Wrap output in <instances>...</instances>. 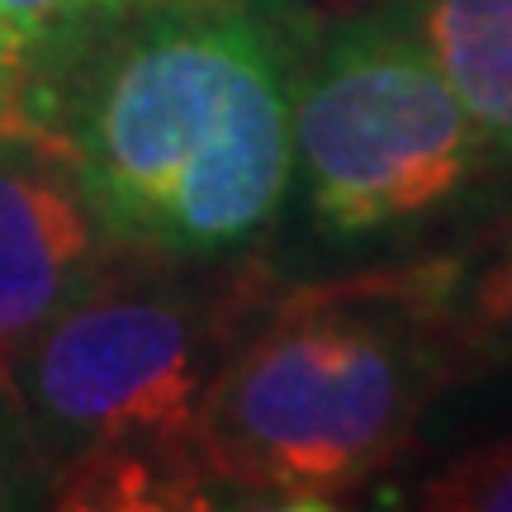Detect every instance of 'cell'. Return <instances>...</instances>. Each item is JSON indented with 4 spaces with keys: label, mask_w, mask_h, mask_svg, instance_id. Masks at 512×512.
I'll use <instances>...</instances> for the list:
<instances>
[{
    "label": "cell",
    "mask_w": 512,
    "mask_h": 512,
    "mask_svg": "<svg viewBox=\"0 0 512 512\" xmlns=\"http://www.w3.org/2000/svg\"><path fill=\"white\" fill-rule=\"evenodd\" d=\"M309 43L266 0H152L95 53L57 133L128 261H219L271 233Z\"/></svg>",
    "instance_id": "cell-1"
},
{
    "label": "cell",
    "mask_w": 512,
    "mask_h": 512,
    "mask_svg": "<svg viewBox=\"0 0 512 512\" xmlns=\"http://www.w3.org/2000/svg\"><path fill=\"white\" fill-rule=\"evenodd\" d=\"M446 380L389 271L256 290L195 408L219 503L332 508L408 451Z\"/></svg>",
    "instance_id": "cell-2"
},
{
    "label": "cell",
    "mask_w": 512,
    "mask_h": 512,
    "mask_svg": "<svg viewBox=\"0 0 512 512\" xmlns=\"http://www.w3.org/2000/svg\"><path fill=\"white\" fill-rule=\"evenodd\" d=\"M489 147L418 34L351 24L313 43L294 95V176L313 223L342 242L456 204Z\"/></svg>",
    "instance_id": "cell-3"
},
{
    "label": "cell",
    "mask_w": 512,
    "mask_h": 512,
    "mask_svg": "<svg viewBox=\"0 0 512 512\" xmlns=\"http://www.w3.org/2000/svg\"><path fill=\"white\" fill-rule=\"evenodd\" d=\"M252 285L195 290L166 275L105 271L29 337L10 389L43 465L110 441H190L195 408Z\"/></svg>",
    "instance_id": "cell-4"
},
{
    "label": "cell",
    "mask_w": 512,
    "mask_h": 512,
    "mask_svg": "<svg viewBox=\"0 0 512 512\" xmlns=\"http://www.w3.org/2000/svg\"><path fill=\"white\" fill-rule=\"evenodd\" d=\"M119 252L95 219L72 143L43 124H0V380L48 318Z\"/></svg>",
    "instance_id": "cell-5"
},
{
    "label": "cell",
    "mask_w": 512,
    "mask_h": 512,
    "mask_svg": "<svg viewBox=\"0 0 512 512\" xmlns=\"http://www.w3.org/2000/svg\"><path fill=\"white\" fill-rule=\"evenodd\" d=\"M384 271L422 318L446 380L512 370V214L465 247Z\"/></svg>",
    "instance_id": "cell-6"
},
{
    "label": "cell",
    "mask_w": 512,
    "mask_h": 512,
    "mask_svg": "<svg viewBox=\"0 0 512 512\" xmlns=\"http://www.w3.org/2000/svg\"><path fill=\"white\" fill-rule=\"evenodd\" d=\"M152 0H0V124L57 128L95 53Z\"/></svg>",
    "instance_id": "cell-7"
},
{
    "label": "cell",
    "mask_w": 512,
    "mask_h": 512,
    "mask_svg": "<svg viewBox=\"0 0 512 512\" xmlns=\"http://www.w3.org/2000/svg\"><path fill=\"white\" fill-rule=\"evenodd\" d=\"M43 503L72 512H190L214 508L219 494L195 451V437L110 441V446H86L53 460Z\"/></svg>",
    "instance_id": "cell-8"
},
{
    "label": "cell",
    "mask_w": 512,
    "mask_h": 512,
    "mask_svg": "<svg viewBox=\"0 0 512 512\" xmlns=\"http://www.w3.org/2000/svg\"><path fill=\"white\" fill-rule=\"evenodd\" d=\"M418 38L489 157H512V0H427Z\"/></svg>",
    "instance_id": "cell-9"
},
{
    "label": "cell",
    "mask_w": 512,
    "mask_h": 512,
    "mask_svg": "<svg viewBox=\"0 0 512 512\" xmlns=\"http://www.w3.org/2000/svg\"><path fill=\"white\" fill-rule=\"evenodd\" d=\"M427 512H512V437L484 441L451 456L413 489Z\"/></svg>",
    "instance_id": "cell-10"
},
{
    "label": "cell",
    "mask_w": 512,
    "mask_h": 512,
    "mask_svg": "<svg viewBox=\"0 0 512 512\" xmlns=\"http://www.w3.org/2000/svg\"><path fill=\"white\" fill-rule=\"evenodd\" d=\"M43 484H48V465L29 437L15 389L0 380V512L43 508Z\"/></svg>",
    "instance_id": "cell-11"
}]
</instances>
